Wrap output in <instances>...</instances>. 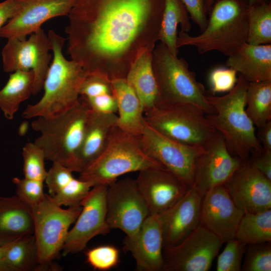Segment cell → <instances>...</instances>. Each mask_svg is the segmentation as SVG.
<instances>
[{
    "mask_svg": "<svg viewBox=\"0 0 271 271\" xmlns=\"http://www.w3.org/2000/svg\"><path fill=\"white\" fill-rule=\"evenodd\" d=\"M165 0H77L68 17V52L88 74L126 78L159 41Z\"/></svg>",
    "mask_w": 271,
    "mask_h": 271,
    "instance_id": "obj_1",
    "label": "cell"
},
{
    "mask_svg": "<svg viewBox=\"0 0 271 271\" xmlns=\"http://www.w3.org/2000/svg\"><path fill=\"white\" fill-rule=\"evenodd\" d=\"M92 109L79 96L68 109L49 116H38L31 122L39 132L35 143L44 151L46 159L59 163L75 172L77 155Z\"/></svg>",
    "mask_w": 271,
    "mask_h": 271,
    "instance_id": "obj_2",
    "label": "cell"
},
{
    "mask_svg": "<svg viewBox=\"0 0 271 271\" xmlns=\"http://www.w3.org/2000/svg\"><path fill=\"white\" fill-rule=\"evenodd\" d=\"M248 84L239 74L235 86L226 94H205L215 111L214 113L206 114V117L223 136L229 153L242 161L247 160L253 151L262 148L256 137L255 127L245 111Z\"/></svg>",
    "mask_w": 271,
    "mask_h": 271,
    "instance_id": "obj_3",
    "label": "cell"
},
{
    "mask_svg": "<svg viewBox=\"0 0 271 271\" xmlns=\"http://www.w3.org/2000/svg\"><path fill=\"white\" fill-rule=\"evenodd\" d=\"M247 0H215L206 28L197 36L181 31L177 47L191 46L200 54L218 51L231 55L247 38Z\"/></svg>",
    "mask_w": 271,
    "mask_h": 271,
    "instance_id": "obj_4",
    "label": "cell"
},
{
    "mask_svg": "<svg viewBox=\"0 0 271 271\" xmlns=\"http://www.w3.org/2000/svg\"><path fill=\"white\" fill-rule=\"evenodd\" d=\"M48 36L53 58L44 82V93L24 110L22 116L26 119L54 115L71 108L79 99L80 86L87 74L80 64L64 56L65 38L51 30Z\"/></svg>",
    "mask_w": 271,
    "mask_h": 271,
    "instance_id": "obj_5",
    "label": "cell"
},
{
    "mask_svg": "<svg viewBox=\"0 0 271 271\" xmlns=\"http://www.w3.org/2000/svg\"><path fill=\"white\" fill-rule=\"evenodd\" d=\"M152 66L161 103L191 105L206 114L215 113L206 98L204 85L187 62L172 55L161 42L153 51Z\"/></svg>",
    "mask_w": 271,
    "mask_h": 271,
    "instance_id": "obj_6",
    "label": "cell"
},
{
    "mask_svg": "<svg viewBox=\"0 0 271 271\" xmlns=\"http://www.w3.org/2000/svg\"><path fill=\"white\" fill-rule=\"evenodd\" d=\"M149 168H165L144 152L137 137L115 125L104 151L79 173L78 179L88 182L92 187L109 185L121 175Z\"/></svg>",
    "mask_w": 271,
    "mask_h": 271,
    "instance_id": "obj_7",
    "label": "cell"
},
{
    "mask_svg": "<svg viewBox=\"0 0 271 271\" xmlns=\"http://www.w3.org/2000/svg\"><path fill=\"white\" fill-rule=\"evenodd\" d=\"M144 118L165 136L190 146H204L216 132L205 113L191 105L161 103L145 112Z\"/></svg>",
    "mask_w": 271,
    "mask_h": 271,
    "instance_id": "obj_8",
    "label": "cell"
},
{
    "mask_svg": "<svg viewBox=\"0 0 271 271\" xmlns=\"http://www.w3.org/2000/svg\"><path fill=\"white\" fill-rule=\"evenodd\" d=\"M40 270L47 269L61 251L70 226L79 215L80 205L63 209L46 194L31 207Z\"/></svg>",
    "mask_w": 271,
    "mask_h": 271,
    "instance_id": "obj_9",
    "label": "cell"
},
{
    "mask_svg": "<svg viewBox=\"0 0 271 271\" xmlns=\"http://www.w3.org/2000/svg\"><path fill=\"white\" fill-rule=\"evenodd\" d=\"M48 35L41 28L29 38H10L2 49L3 69L12 73L18 70H32L34 74L33 95L43 88L52 55Z\"/></svg>",
    "mask_w": 271,
    "mask_h": 271,
    "instance_id": "obj_10",
    "label": "cell"
},
{
    "mask_svg": "<svg viewBox=\"0 0 271 271\" xmlns=\"http://www.w3.org/2000/svg\"><path fill=\"white\" fill-rule=\"evenodd\" d=\"M106 221L111 229H118L131 237L150 215L136 179L126 178L108 186L106 196Z\"/></svg>",
    "mask_w": 271,
    "mask_h": 271,
    "instance_id": "obj_11",
    "label": "cell"
},
{
    "mask_svg": "<svg viewBox=\"0 0 271 271\" xmlns=\"http://www.w3.org/2000/svg\"><path fill=\"white\" fill-rule=\"evenodd\" d=\"M223 243L200 223L178 244L163 250L161 271H208Z\"/></svg>",
    "mask_w": 271,
    "mask_h": 271,
    "instance_id": "obj_12",
    "label": "cell"
},
{
    "mask_svg": "<svg viewBox=\"0 0 271 271\" xmlns=\"http://www.w3.org/2000/svg\"><path fill=\"white\" fill-rule=\"evenodd\" d=\"M137 138L147 155L193 186L195 161L203 147L190 146L173 140L153 128L146 121L142 133Z\"/></svg>",
    "mask_w": 271,
    "mask_h": 271,
    "instance_id": "obj_13",
    "label": "cell"
},
{
    "mask_svg": "<svg viewBox=\"0 0 271 271\" xmlns=\"http://www.w3.org/2000/svg\"><path fill=\"white\" fill-rule=\"evenodd\" d=\"M108 186L104 184L92 187L81 202V212L74 225L69 230L61 250L63 256L81 251L93 237L110 231L106 221Z\"/></svg>",
    "mask_w": 271,
    "mask_h": 271,
    "instance_id": "obj_14",
    "label": "cell"
},
{
    "mask_svg": "<svg viewBox=\"0 0 271 271\" xmlns=\"http://www.w3.org/2000/svg\"><path fill=\"white\" fill-rule=\"evenodd\" d=\"M242 161L229 153L223 136L216 131L196 159L193 186L204 195L212 188L223 185Z\"/></svg>",
    "mask_w": 271,
    "mask_h": 271,
    "instance_id": "obj_15",
    "label": "cell"
},
{
    "mask_svg": "<svg viewBox=\"0 0 271 271\" xmlns=\"http://www.w3.org/2000/svg\"><path fill=\"white\" fill-rule=\"evenodd\" d=\"M223 185L235 204L244 212L271 209V181L248 160L242 162Z\"/></svg>",
    "mask_w": 271,
    "mask_h": 271,
    "instance_id": "obj_16",
    "label": "cell"
},
{
    "mask_svg": "<svg viewBox=\"0 0 271 271\" xmlns=\"http://www.w3.org/2000/svg\"><path fill=\"white\" fill-rule=\"evenodd\" d=\"M150 215L166 211L191 188V186L165 168H149L139 172L136 179Z\"/></svg>",
    "mask_w": 271,
    "mask_h": 271,
    "instance_id": "obj_17",
    "label": "cell"
},
{
    "mask_svg": "<svg viewBox=\"0 0 271 271\" xmlns=\"http://www.w3.org/2000/svg\"><path fill=\"white\" fill-rule=\"evenodd\" d=\"M203 196L192 186L175 204L158 215L162 230L163 250L178 244L200 225Z\"/></svg>",
    "mask_w": 271,
    "mask_h": 271,
    "instance_id": "obj_18",
    "label": "cell"
},
{
    "mask_svg": "<svg viewBox=\"0 0 271 271\" xmlns=\"http://www.w3.org/2000/svg\"><path fill=\"white\" fill-rule=\"evenodd\" d=\"M244 212L234 203L224 185L216 186L203 196L200 223L224 243L235 238Z\"/></svg>",
    "mask_w": 271,
    "mask_h": 271,
    "instance_id": "obj_19",
    "label": "cell"
},
{
    "mask_svg": "<svg viewBox=\"0 0 271 271\" xmlns=\"http://www.w3.org/2000/svg\"><path fill=\"white\" fill-rule=\"evenodd\" d=\"M77 0H24L17 14L0 30V37L25 38L49 19L68 16Z\"/></svg>",
    "mask_w": 271,
    "mask_h": 271,
    "instance_id": "obj_20",
    "label": "cell"
},
{
    "mask_svg": "<svg viewBox=\"0 0 271 271\" xmlns=\"http://www.w3.org/2000/svg\"><path fill=\"white\" fill-rule=\"evenodd\" d=\"M123 249L135 260L136 270L161 271L163 264V238L158 215H149L137 234L125 236Z\"/></svg>",
    "mask_w": 271,
    "mask_h": 271,
    "instance_id": "obj_21",
    "label": "cell"
},
{
    "mask_svg": "<svg viewBox=\"0 0 271 271\" xmlns=\"http://www.w3.org/2000/svg\"><path fill=\"white\" fill-rule=\"evenodd\" d=\"M117 120L115 113L92 110L77 155L75 172L84 171L103 153Z\"/></svg>",
    "mask_w": 271,
    "mask_h": 271,
    "instance_id": "obj_22",
    "label": "cell"
},
{
    "mask_svg": "<svg viewBox=\"0 0 271 271\" xmlns=\"http://www.w3.org/2000/svg\"><path fill=\"white\" fill-rule=\"evenodd\" d=\"M228 57L226 66L247 82L271 80V44L255 45L246 42Z\"/></svg>",
    "mask_w": 271,
    "mask_h": 271,
    "instance_id": "obj_23",
    "label": "cell"
},
{
    "mask_svg": "<svg viewBox=\"0 0 271 271\" xmlns=\"http://www.w3.org/2000/svg\"><path fill=\"white\" fill-rule=\"evenodd\" d=\"M31 207L17 196H0V246L34 234Z\"/></svg>",
    "mask_w": 271,
    "mask_h": 271,
    "instance_id": "obj_24",
    "label": "cell"
},
{
    "mask_svg": "<svg viewBox=\"0 0 271 271\" xmlns=\"http://www.w3.org/2000/svg\"><path fill=\"white\" fill-rule=\"evenodd\" d=\"M117 103L116 126L136 137L143 132L145 120L142 103L126 78L112 80Z\"/></svg>",
    "mask_w": 271,
    "mask_h": 271,
    "instance_id": "obj_25",
    "label": "cell"
},
{
    "mask_svg": "<svg viewBox=\"0 0 271 271\" xmlns=\"http://www.w3.org/2000/svg\"><path fill=\"white\" fill-rule=\"evenodd\" d=\"M152 52L146 51L140 55L126 77L140 99L144 113L161 103L153 69Z\"/></svg>",
    "mask_w": 271,
    "mask_h": 271,
    "instance_id": "obj_26",
    "label": "cell"
},
{
    "mask_svg": "<svg viewBox=\"0 0 271 271\" xmlns=\"http://www.w3.org/2000/svg\"><path fill=\"white\" fill-rule=\"evenodd\" d=\"M34 83L32 70H18L10 75L7 83L0 90V109L6 118H14L20 104L33 94Z\"/></svg>",
    "mask_w": 271,
    "mask_h": 271,
    "instance_id": "obj_27",
    "label": "cell"
},
{
    "mask_svg": "<svg viewBox=\"0 0 271 271\" xmlns=\"http://www.w3.org/2000/svg\"><path fill=\"white\" fill-rule=\"evenodd\" d=\"M190 17L181 0H165L161 22L159 41L165 45L170 52L177 56V28L180 25L181 31L188 33L191 28Z\"/></svg>",
    "mask_w": 271,
    "mask_h": 271,
    "instance_id": "obj_28",
    "label": "cell"
},
{
    "mask_svg": "<svg viewBox=\"0 0 271 271\" xmlns=\"http://www.w3.org/2000/svg\"><path fill=\"white\" fill-rule=\"evenodd\" d=\"M3 247V260L8 271L40 270L34 234L12 241Z\"/></svg>",
    "mask_w": 271,
    "mask_h": 271,
    "instance_id": "obj_29",
    "label": "cell"
},
{
    "mask_svg": "<svg viewBox=\"0 0 271 271\" xmlns=\"http://www.w3.org/2000/svg\"><path fill=\"white\" fill-rule=\"evenodd\" d=\"M245 111L255 127L271 120V80L248 82Z\"/></svg>",
    "mask_w": 271,
    "mask_h": 271,
    "instance_id": "obj_30",
    "label": "cell"
},
{
    "mask_svg": "<svg viewBox=\"0 0 271 271\" xmlns=\"http://www.w3.org/2000/svg\"><path fill=\"white\" fill-rule=\"evenodd\" d=\"M235 238L246 244L271 241V209L256 213L244 212Z\"/></svg>",
    "mask_w": 271,
    "mask_h": 271,
    "instance_id": "obj_31",
    "label": "cell"
},
{
    "mask_svg": "<svg viewBox=\"0 0 271 271\" xmlns=\"http://www.w3.org/2000/svg\"><path fill=\"white\" fill-rule=\"evenodd\" d=\"M246 42L251 45L271 44V3L249 5Z\"/></svg>",
    "mask_w": 271,
    "mask_h": 271,
    "instance_id": "obj_32",
    "label": "cell"
},
{
    "mask_svg": "<svg viewBox=\"0 0 271 271\" xmlns=\"http://www.w3.org/2000/svg\"><path fill=\"white\" fill-rule=\"evenodd\" d=\"M24 178L44 182L47 172L43 150L35 143H26L22 150Z\"/></svg>",
    "mask_w": 271,
    "mask_h": 271,
    "instance_id": "obj_33",
    "label": "cell"
},
{
    "mask_svg": "<svg viewBox=\"0 0 271 271\" xmlns=\"http://www.w3.org/2000/svg\"><path fill=\"white\" fill-rule=\"evenodd\" d=\"M241 270L270 271L271 241L246 244Z\"/></svg>",
    "mask_w": 271,
    "mask_h": 271,
    "instance_id": "obj_34",
    "label": "cell"
},
{
    "mask_svg": "<svg viewBox=\"0 0 271 271\" xmlns=\"http://www.w3.org/2000/svg\"><path fill=\"white\" fill-rule=\"evenodd\" d=\"M218 255L217 271H240L246 244L235 238L227 241Z\"/></svg>",
    "mask_w": 271,
    "mask_h": 271,
    "instance_id": "obj_35",
    "label": "cell"
},
{
    "mask_svg": "<svg viewBox=\"0 0 271 271\" xmlns=\"http://www.w3.org/2000/svg\"><path fill=\"white\" fill-rule=\"evenodd\" d=\"M88 182L73 178L52 197L59 206L72 207L79 205L91 188Z\"/></svg>",
    "mask_w": 271,
    "mask_h": 271,
    "instance_id": "obj_36",
    "label": "cell"
},
{
    "mask_svg": "<svg viewBox=\"0 0 271 271\" xmlns=\"http://www.w3.org/2000/svg\"><path fill=\"white\" fill-rule=\"evenodd\" d=\"M86 257L87 262L94 269L107 270L118 264L119 251L114 245H102L89 249Z\"/></svg>",
    "mask_w": 271,
    "mask_h": 271,
    "instance_id": "obj_37",
    "label": "cell"
},
{
    "mask_svg": "<svg viewBox=\"0 0 271 271\" xmlns=\"http://www.w3.org/2000/svg\"><path fill=\"white\" fill-rule=\"evenodd\" d=\"M13 182L16 187V196L30 207L39 203L45 196L44 182L15 177Z\"/></svg>",
    "mask_w": 271,
    "mask_h": 271,
    "instance_id": "obj_38",
    "label": "cell"
},
{
    "mask_svg": "<svg viewBox=\"0 0 271 271\" xmlns=\"http://www.w3.org/2000/svg\"><path fill=\"white\" fill-rule=\"evenodd\" d=\"M237 72L230 67H217L212 69L208 76L210 93L229 92L235 86L238 77Z\"/></svg>",
    "mask_w": 271,
    "mask_h": 271,
    "instance_id": "obj_39",
    "label": "cell"
},
{
    "mask_svg": "<svg viewBox=\"0 0 271 271\" xmlns=\"http://www.w3.org/2000/svg\"><path fill=\"white\" fill-rule=\"evenodd\" d=\"M79 96L89 98L114 93L112 81L98 74H88L79 90Z\"/></svg>",
    "mask_w": 271,
    "mask_h": 271,
    "instance_id": "obj_40",
    "label": "cell"
},
{
    "mask_svg": "<svg viewBox=\"0 0 271 271\" xmlns=\"http://www.w3.org/2000/svg\"><path fill=\"white\" fill-rule=\"evenodd\" d=\"M72 173L65 166L59 163H53L44 180L50 196L54 195L74 178Z\"/></svg>",
    "mask_w": 271,
    "mask_h": 271,
    "instance_id": "obj_41",
    "label": "cell"
},
{
    "mask_svg": "<svg viewBox=\"0 0 271 271\" xmlns=\"http://www.w3.org/2000/svg\"><path fill=\"white\" fill-rule=\"evenodd\" d=\"M185 6L191 19L198 25L202 32L208 23L207 0H181Z\"/></svg>",
    "mask_w": 271,
    "mask_h": 271,
    "instance_id": "obj_42",
    "label": "cell"
},
{
    "mask_svg": "<svg viewBox=\"0 0 271 271\" xmlns=\"http://www.w3.org/2000/svg\"><path fill=\"white\" fill-rule=\"evenodd\" d=\"M248 160L253 167L271 181V150L262 148L254 151Z\"/></svg>",
    "mask_w": 271,
    "mask_h": 271,
    "instance_id": "obj_43",
    "label": "cell"
},
{
    "mask_svg": "<svg viewBox=\"0 0 271 271\" xmlns=\"http://www.w3.org/2000/svg\"><path fill=\"white\" fill-rule=\"evenodd\" d=\"M24 0H6L0 3V30L21 9Z\"/></svg>",
    "mask_w": 271,
    "mask_h": 271,
    "instance_id": "obj_44",
    "label": "cell"
},
{
    "mask_svg": "<svg viewBox=\"0 0 271 271\" xmlns=\"http://www.w3.org/2000/svg\"><path fill=\"white\" fill-rule=\"evenodd\" d=\"M256 137L262 147L271 150V120L258 128Z\"/></svg>",
    "mask_w": 271,
    "mask_h": 271,
    "instance_id": "obj_45",
    "label": "cell"
},
{
    "mask_svg": "<svg viewBox=\"0 0 271 271\" xmlns=\"http://www.w3.org/2000/svg\"><path fill=\"white\" fill-rule=\"evenodd\" d=\"M215 0H207L206 1V6L209 13L210 11V9L212 7V5L213 4ZM249 5L253 6V5H263L269 3H271L270 0H247Z\"/></svg>",
    "mask_w": 271,
    "mask_h": 271,
    "instance_id": "obj_46",
    "label": "cell"
},
{
    "mask_svg": "<svg viewBox=\"0 0 271 271\" xmlns=\"http://www.w3.org/2000/svg\"><path fill=\"white\" fill-rule=\"evenodd\" d=\"M0 271H8L3 260V247L0 246Z\"/></svg>",
    "mask_w": 271,
    "mask_h": 271,
    "instance_id": "obj_47",
    "label": "cell"
}]
</instances>
